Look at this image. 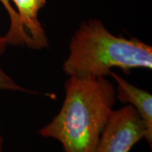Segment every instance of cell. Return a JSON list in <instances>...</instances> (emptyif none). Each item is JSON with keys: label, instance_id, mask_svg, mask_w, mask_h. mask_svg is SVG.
<instances>
[{"label": "cell", "instance_id": "cell-1", "mask_svg": "<svg viewBox=\"0 0 152 152\" xmlns=\"http://www.w3.org/2000/svg\"><path fill=\"white\" fill-rule=\"evenodd\" d=\"M116 99L115 87L105 77L69 76L59 113L39 134L57 140L65 152H95Z\"/></svg>", "mask_w": 152, "mask_h": 152}, {"label": "cell", "instance_id": "cell-2", "mask_svg": "<svg viewBox=\"0 0 152 152\" xmlns=\"http://www.w3.org/2000/svg\"><path fill=\"white\" fill-rule=\"evenodd\" d=\"M113 68L152 69V48L137 38L118 37L97 20L82 22L72 37L63 69L69 76L103 78Z\"/></svg>", "mask_w": 152, "mask_h": 152}, {"label": "cell", "instance_id": "cell-3", "mask_svg": "<svg viewBox=\"0 0 152 152\" xmlns=\"http://www.w3.org/2000/svg\"><path fill=\"white\" fill-rule=\"evenodd\" d=\"M147 138L144 121L131 105L113 111L95 152H129L140 140Z\"/></svg>", "mask_w": 152, "mask_h": 152}, {"label": "cell", "instance_id": "cell-4", "mask_svg": "<svg viewBox=\"0 0 152 152\" xmlns=\"http://www.w3.org/2000/svg\"><path fill=\"white\" fill-rule=\"evenodd\" d=\"M109 75L117 83L116 98L129 103L136 109L141 117L147 129L146 141L151 146L152 142V96L151 94L131 85L124 78L111 71Z\"/></svg>", "mask_w": 152, "mask_h": 152}, {"label": "cell", "instance_id": "cell-5", "mask_svg": "<svg viewBox=\"0 0 152 152\" xmlns=\"http://www.w3.org/2000/svg\"><path fill=\"white\" fill-rule=\"evenodd\" d=\"M13 3L22 26L32 39L34 48L42 49L48 46V38L38 20V13L45 5L46 0H10ZM11 3V4H12Z\"/></svg>", "mask_w": 152, "mask_h": 152}, {"label": "cell", "instance_id": "cell-6", "mask_svg": "<svg viewBox=\"0 0 152 152\" xmlns=\"http://www.w3.org/2000/svg\"><path fill=\"white\" fill-rule=\"evenodd\" d=\"M0 4L4 8L10 17V29L7 31L5 37L9 45H26L34 48L32 39L26 31L22 26L20 20L10 0H0Z\"/></svg>", "mask_w": 152, "mask_h": 152}, {"label": "cell", "instance_id": "cell-7", "mask_svg": "<svg viewBox=\"0 0 152 152\" xmlns=\"http://www.w3.org/2000/svg\"><path fill=\"white\" fill-rule=\"evenodd\" d=\"M8 42L5 36L0 33V58L5 52L8 46ZM0 91H24V92H32L26 89L19 86L16 82L6 74L3 69L0 67Z\"/></svg>", "mask_w": 152, "mask_h": 152}, {"label": "cell", "instance_id": "cell-8", "mask_svg": "<svg viewBox=\"0 0 152 152\" xmlns=\"http://www.w3.org/2000/svg\"><path fill=\"white\" fill-rule=\"evenodd\" d=\"M0 152H3V140L0 137Z\"/></svg>", "mask_w": 152, "mask_h": 152}]
</instances>
